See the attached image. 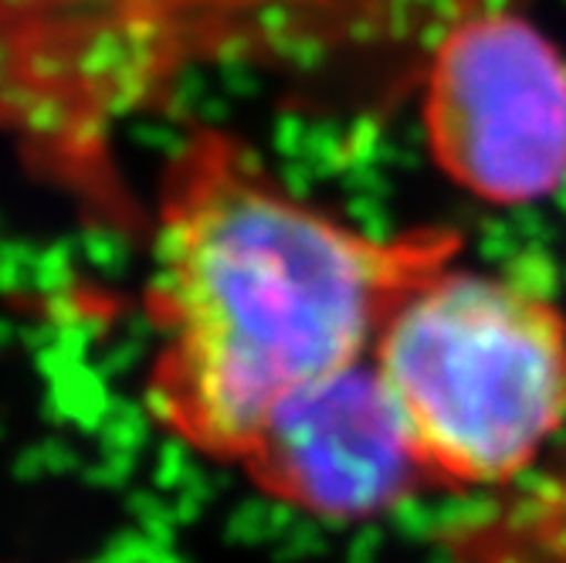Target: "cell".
Returning <instances> with one entry per match:
<instances>
[{
    "label": "cell",
    "mask_w": 566,
    "mask_h": 563,
    "mask_svg": "<svg viewBox=\"0 0 566 563\" xmlns=\"http://www.w3.org/2000/svg\"><path fill=\"white\" fill-rule=\"evenodd\" d=\"M370 361L434 489L516 482L566 428V313L516 279L441 265Z\"/></svg>",
    "instance_id": "2"
},
{
    "label": "cell",
    "mask_w": 566,
    "mask_h": 563,
    "mask_svg": "<svg viewBox=\"0 0 566 563\" xmlns=\"http://www.w3.org/2000/svg\"><path fill=\"white\" fill-rule=\"evenodd\" d=\"M238 469L269 499L326 523H367L434 492L374 361L285 400Z\"/></svg>",
    "instance_id": "4"
},
{
    "label": "cell",
    "mask_w": 566,
    "mask_h": 563,
    "mask_svg": "<svg viewBox=\"0 0 566 563\" xmlns=\"http://www.w3.org/2000/svg\"><path fill=\"white\" fill-rule=\"evenodd\" d=\"M461 234H370L292 194L238 133L193 126L160 174L143 313L146 407L234 466L285 400L353 364Z\"/></svg>",
    "instance_id": "1"
},
{
    "label": "cell",
    "mask_w": 566,
    "mask_h": 563,
    "mask_svg": "<svg viewBox=\"0 0 566 563\" xmlns=\"http://www.w3.org/2000/svg\"><path fill=\"white\" fill-rule=\"evenodd\" d=\"M421 119L434 167L475 200L526 208L566 184V59L520 14L479 11L441 34Z\"/></svg>",
    "instance_id": "3"
}]
</instances>
